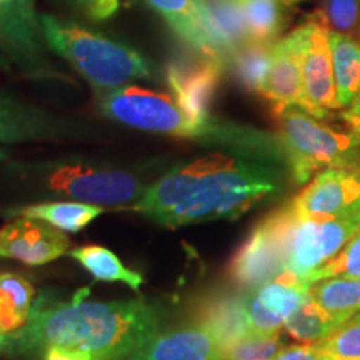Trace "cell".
Instances as JSON below:
<instances>
[{"label":"cell","instance_id":"cell-17","mask_svg":"<svg viewBox=\"0 0 360 360\" xmlns=\"http://www.w3.org/2000/svg\"><path fill=\"white\" fill-rule=\"evenodd\" d=\"M199 323L204 326L222 349H229L252 334L245 310V294H229L210 299L200 307Z\"/></svg>","mask_w":360,"mask_h":360},{"label":"cell","instance_id":"cell-24","mask_svg":"<svg viewBox=\"0 0 360 360\" xmlns=\"http://www.w3.org/2000/svg\"><path fill=\"white\" fill-rule=\"evenodd\" d=\"M274 44L247 40L231 57V64L238 84L247 92L260 94V90H262L270 67V58H272Z\"/></svg>","mask_w":360,"mask_h":360},{"label":"cell","instance_id":"cell-10","mask_svg":"<svg viewBox=\"0 0 360 360\" xmlns=\"http://www.w3.org/2000/svg\"><path fill=\"white\" fill-rule=\"evenodd\" d=\"M300 219H335L360 210V167L321 170L290 202Z\"/></svg>","mask_w":360,"mask_h":360},{"label":"cell","instance_id":"cell-38","mask_svg":"<svg viewBox=\"0 0 360 360\" xmlns=\"http://www.w3.org/2000/svg\"><path fill=\"white\" fill-rule=\"evenodd\" d=\"M282 2H283V4H289V6H290V4H297V2H302V0H282Z\"/></svg>","mask_w":360,"mask_h":360},{"label":"cell","instance_id":"cell-36","mask_svg":"<svg viewBox=\"0 0 360 360\" xmlns=\"http://www.w3.org/2000/svg\"><path fill=\"white\" fill-rule=\"evenodd\" d=\"M42 360H94L90 355L65 347H47L42 350Z\"/></svg>","mask_w":360,"mask_h":360},{"label":"cell","instance_id":"cell-1","mask_svg":"<svg viewBox=\"0 0 360 360\" xmlns=\"http://www.w3.org/2000/svg\"><path fill=\"white\" fill-rule=\"evenodd\" d=\"M281 184L267 165L227 154L180 164L146 188L132 205L164 227L237 219L274 195Z\"/></svg>","mask_w":360,"mask_h":360},{"label":"cell","instance_id":"cell-23","mask_svg":"<svg viewBox=\"0 0 360 360\" xmlns=\"http://www.w3.org/2000/svg\"><path fill=\"white\" fill-rule=\"evenodd\" d=\"M70 257L82 265L89 274L102 282H122L130 289L139 292L143 277L120 262L114 252L101 245H84L70 252Z\"/></svg>","mask_w":360,"mask_h":360},{"label":"cell","instance_id":"cell-12","mask_svg":"<svg viewBox=\"0 0 360 360\" xmlns=\"http://www.w3.org/2000/svg\"><path fill=\"white\" fill-rule=\"evenodd\" d=\"M225 64L217 58L180 56L167 67V84L174 101L193 119L209 122L210 107L222 80Z\"/></svg>","mask_w":360,"mask_h":360},{"label":"cell","instance_id":"cell-15","mask_svg":"<svg viewBox=\"0 0 360 360\" xmlns=\"http://www.w3.org/2000/svg\"><path fill=\"white\" fill-rule=\"evenodd\" d=\"M259 96L270 102L272 114L290 109V107L307 112L302 69H300L299 37H297L295 29L274 44L267 77Z\"/></svg>","mask_w":360,"mask_h":360},{"label":"cell","instance_id":"cell-16","mask_svg":"<svg viewBox=\"0 0 360 360\" xmlns=\"http://www.w3.org/2000/svg\"><path fill=\"white\" fill-rule=\"evenodd\" d=\"M130 360H222L215 337L200 323L157 334Z\"/></svg>","mask_w":360,"mask_h":360},{"label":"cell","instance_id":"cell-3","mask_svg":"<svg viewBox=\"0 0 360 360\" xmlns=\"http://www.w3.org/2000/svg\"><path fill=\"white\" fill-rule=\"evenodd\" d=\"M40 30L52 51L64 57L94 87L112 90L132 80L152 77L147 58L127 45L53 15L40 17Z\"/></svg>","mask_w":360,"mask_h":360},{"label":"cell","instance_id":"cell-26","mask_svg":"<svg viewBox=\"0 0 360 360\" xmlns=\"http://www.w3.org/2000/svg\"><path fill=\"white\" fill-rule=\"evenodd\" d=\"M310 295L322 307L352 319L360 312V277L326 278L312 283Z\"/></svg>","mask_w":360,"mask_h":360},{"label":"cell","instance_id":"cell-2","mask_svg":"<svg viewBox=\"0 0 360 360\" xmlns=\"http://www.w3.org/2000/svg\"><path fill=\"white\" fill-rule=\"evenodd\" d=\"M87 289L70 300L34 304L27 326L11 339V350L65 347L94 360H117L139 352L159 332L157 310L142 300L94 302L84 300Z\"/></svg>","mask_w":360,"mask_h":360},{"label":"cell","instance_id":"cell-5","mask_svg":"<svg viewBox=\"0 0 360 360\" xmlns=\"http://www.w3.org/2000/svg\"><path fill=\"white\" fill-rule=\"evenodd\" d=\"M98 107L112 120L152 134L179 139H212L222 134L214 120L202 122L188 115L174 97L135 85L107 90Z\"/></svg>","mask_w":360,"mask_h":360},{"label":"cell","instance_id":"cell-33","mask_svg":"<svg viewBox=\"0 0 360 360\" xmlns=\"http://www.w3.org/2000/svg\"><path fill=\"white\" fill-rule=\"evenodd\" d=\"M89 15L96 20H105L119 11V0H82Z\"/></svg>","mask_w":360,"mask_h":360},{"label":"cell","instance_id":"cell-21","mask_svg":"<svg viewBox=\"0 0 360 360\" xmlns=\"http://www.w3.org/2000/svg\"><path fill=\"white\" fill-rule=\"evenodd\" d=\"M340 110L350 105L360 90V39L328 32Z\"/></svg>","mask_w":360,"mask_h":360},{"label":"cell","instance_id":"cell-27","mask_svg":"<svg viewBox=\"0 0 360 360\" xmlns=\"http://www.w3.org/2000/svg\"><path fill=\"white\" fill-rule=\"evenodd\" d=\"M244 13L247 37L254 42L274 44L282 29L278 0H238Z\"/></svg>","mask_w":360,"mask_h":360},{"label":"cell","instance_id":"cell-13","mask_svg":"<svg viewBox=\"0 0 360 360\" xmlns=\"http://www.w3.org/2000/svg\"><path fill=\"white\" fill-rule=\"evenodd\" d=\"M65 232L39 219L17 217L0 229V257L25 265H44L67 254Z\"/></svg>","mask_w":360,"mask_h":360},{"label":"cell","instance_id":"cell-8","mask_svg":"<svg viewBox=\"0 0 360 360\" xmlns=\"http://www.w3.org/2000/svg\"><path fill=\"white\" fill-rule=\"evenodd\" d=\"M49 188L84 204L125 207L135 204L146 192L132 174L122 170L92 169L85 165H62L47 179Z\"/></svg>","mask_w":360,"mask_h":360},{"label":"cell","instance_id":"cell-25","mask_svg":"<svg viewBox=\"0 0 360 360\" xmlns=\"http://www.w3.org/2000/svg\"><path fill=\"white\" fill-rule=\"evenodd\" d=\"M207 6L212 15L220 47L227 60L231 62L233 52L249 40L240 2L238 0H207Z\"/></svg>","mask_w":360,"mask_h":360},{"label":"cell","instance_id":"cell-20","mask_svg":"<svg viewBox=\"0 0 360 360\" xmlns=\"http://www.w3.org/2000/svg\"><path fill=\"white\" fill-rule=\"evenodd\" d=\"M349 322L345 315L332 312L322 307L317 300L310 299L304 305H300L294 314L285 321L283 330L289 334L292 339L300 342V344H317L334 332L339 330L342 326Z\"/></svg>","mask_w":360,"mask_h":360},{"label":"cell","instance_id":"cell-18","mask_svg":"<svg viewBox=\"0 0 360 360\" xmlns=\"http://www.w3.org/2000/svg\"><path fill=\"white\" fill-rule=\"evenodd\" d=\"M57 132V125L44 112L0 94V142L42 141Z\"/></svg>","mask_w":360,"mask_h":360},{"label":"cell","instance_id":"cell-9","mask_svg":"<svg viewBox=\"0 0 360 360\" xmlns=\"http://www.w3.org/2000/svg\"><path fill=\"white\" fill-rule=\"evenodd\" d=\"M300 51V69L307 114L327 120L334 110H340L337 102V85L332 62L328 30L317 22L297 27Z\"/></svg>","mask_w":360,"mask_h":360},{"label":"cell","instance_id":"cell-34","mask_svg":"<svg viewBox=\"0 0 360 360\" xmlns=\"http://www.w3.org/2000/svg\"><path fill=\"white\" fill-rule=\"evenodd\" d=\"M272 360H319V354L314 344H297L285 347Z\"/></svg>","mask_w":360,"mask_h":360},{"label":"cell","instance_id":"cell-6","mask_svg":"<svg viewBox=\"0 0 360 360\" xmlns=\"http://www.w3.org/2000/svg\"><path fill=\"white\" fill-rule=\"evenodd\" d=\"M359 231L360 210L335 219H300L290 209L283 270L307 282L310 274L334 257Z\"/></svg>","mask_w":360,"mask_h":360},{"label":"cell","instance_id":"cell-19","mask_svg":"<svg viewBox=\"0 0 360 360\" xmlns=\"http://www.w3.org/2000/svg\"><path fill=\"white\" fill-rule=\"evenodd\" d=\"M35 290L27 278L12 272H0V332L17 335L30 321Z\"/></svg>","mask_w":360,"mask_h":360},{"label":"cell","instance_id":"cell-7","mask_svg":"<svg viewBox=\"0 0 360 360\" xmlns=\"http://www.w3.org/2000/svg\"><path fill=\"white\" fill-rule=\"evenodd\" d=\"M290 207L267 215L238 247L229 264V277L247 290L274 281L283 272L287 260Z\"/></svg>","mask_w":360,"mask_h":360},{"label":"cell","instance_id":"cell-22","mask_svg":"<svg viewBox=\"0 0 360 360\" xmlns=\"http://www.w3.org/2000/svg\"><path fill=\"white\" fill-rule=\"evenodd\" d=\"M103 212V207L84 204V202H45L27 205L12 212L17 217L39 219L53 225L62 232H79Z\"/></svg>","mask_w":360,"mask_h":360},{"label":"cell","instance_id":"cell-28","mask_svg":"<svg viewBox=\"0 0 360 360\" xmlns=\"http://www.w3.org/2000/svg\"><path fill=\"white\" fill-rule=\"evenodd\" d=\"M310 20L337 32L360 39V0H322Z\"/></svg>","mask_w":360,"mask_h":360},{"label":"cell","instance_id":"cell-11","mask_svg":"<svg viewBox=\"0 0 360 360\" xmlns=\"http://www.w3.org/2000/svg\"><path fill=\"white\" fill-rule=\"evenodd\" d=\"M310 283L285 272L245 294V310L252 334L277 335L285 321L310 299Z\"/></svg>","mask_w":360,"mask_h":360},{"label":"cell","instance_id":"cell-14","mask_svg":"<svg viewBox=\"0 0 360 360\" xmlns=\"http://www.w3.org/2000/svg\"><path fill=\"white\" fill-rule=\"evenodd\" d=\"M146 2L172 27L174 32L188 47L205 57L222 60L225 65L229 64L215 34L207 0H146Z\"/></svg>","mask_w":360,"mask_h":360},{"label":"cell","instance_id":"cell-30","mask_svg":"<svg viewBox=\"0 0 360 360\" xmlns=\"http://www.w3.org/2000/svg\"><path fill=\"white\" fill-rule=\"evenodd\" d=\"M359 278L360 277V231L350 238L332 259H328L322 267L307 277V282L312 283L326 278Z\"/></svg>","mask_w":360,"mask_h":360},{"label":"cell","instance_id":"cell-37","mask_svg":"<svg viewBox=\"0 0 360 360\" xmlns=\"http://www.w3.org/2000/svg\"><path fill=\"white\" fill-rule=\"evenodd\" d=\"M8 350H11V337L4 335L0 332V354H6Z\"/></svg>","mask_w":360,"mask_h":360},{"label":"cell","instance_id":"cell-4","mask_svg":"<svg viewBox=\"0 0 360 360\" xmlns=\"http://www.w3.org/2000/svg\"><path fill=\"white\" fill-rule=\"evenodd\" d=\"M277 142L297 184L330 167H360V135L339 130L302 109L276 112Z\"/></svg>","mask_w":360,"mask_h":360},{"label":"cell","instance_id":"cell-35","mask_svg":"<svg viewBox=\"0 0 360 360\" xmlns=\"http://www.w3.org/2000/svg\"><path fill=\"white\" fill-rule=\"evenodd\" d=\"M339 119L347 125V129L350 132L360 135V90L359 94L355 96V98L350 102L349 107L342 109L339 114Z\"/></svg>","mask_w":360,"mask_h":360},{"label":"cell","instance_id":"cell-29","mask_svg":"<svg viewBox=\"0 0 360 360\" xmlns=\"http://www.w3.org/2000/svg\"><path fill=\"white\" fill-rule=\"evenodd\" d=\"M319 360H360V322L350 321L317 344Z\"/></svg>","mask_w":360,"mask_h":360},{"label":"cell","instance_id":"cell-32","mask_svg":"<svg viewBox=\"0 0 360 360\" xmlns=\"http://www.w3.org/2000/svg\"><path fill=\"white\" fill-rule=\"evenodd\" d=\"M32 27L34 15L29 0H0V34L4 32L15 44H27Z\"/></svg>","mask_w":360,"mask_h":360},{"label":"cell","instance_id":"cell-31","mask_svg":"<svg viewBox=\"0 0 360 360\" xmlns=\"http://www.w3.org/2000/svg\"><path fill=\"white\" fill-rule=\"evenodd\" d=\"M283 349H285V345L281 339V334H249L229 349H225L222 352V360H272Z\"/></svg>","mask_w":360,"mask_h":360},{"label":"cell","instance_id":"cell-39","mask_svg":"<svg viewBox=\"0 0 360 360\" xmlns=\"http://www.w3.org/2000/svg\"><path fill=\"white\" fill-rule=\"evenodd\" d=\"M352 321H357V322H360V312L354 315V317H352Z\"/></svg>","mask_w":360,"mask_h":360}]
</instances>
